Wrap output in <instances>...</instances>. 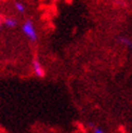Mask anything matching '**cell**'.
I'll list each match as a JSON object with an SVG mask.
<instances>
[{"label":"cell","mask_w":132,"mask_h":133,"mask_svg":"<svg viewBox=\"0 0 132 133\" xmlns=\"http://www.w3.org/2000/svg\"><path fill=\"white\" fill-rule=\"evenodd\" d=\"M120 41H121V42H123L126 45H128L130 49H132V42L129 40V39H127V38H121V39H120Z\"/></svg>","instance_id":"obj_5"},{"label":"cell","mask_w":132,"mask_h":133,"mask_svg":"<svg viewBox=\"0 0 132 133\" xmlns=\"http://www.w3.org/2000/svg\"><path fill=\"white\" fill-rule=\"evenodd\" d=\"M21 28H22L24 36L27 38L29 41L36 42L38 40V32H37V29L35 27V24L31 19L28 18V19H26V21H24L22 26H21Z\"/></svg>","instance_id":"obj_1"},{"label":"cell","mask_w":132,"mask_h":133,"mask_svg":"<svg viewBox=\"0 0 132 133\" xmlns=\"http://www.w3.org/2000/svg\"><path fill=\"white\" fill-rule=\"evenodd\" d=\"M2 27H3V23H2V17H1V13H0V32L2 30Z\"/></svg>","instance_id":"obj_6"},{"label":"cell","mask_w":132,"mask_h":133,"mask_svg":"<svg viewBox=\"0 0 132 133\" xmlns=\"http://www.w3.org/2000/svg\"><path fill=\"white\" fill-rule=\"evenodd\" d=\"M13 6H14V9L16 12H18L19 14H24V13L26 12V5L22 2V1H14V3H13Z\"/></svg>","instance_id":"obj_4"},{"label":"cell","mask_w":132,"mask_h":133,"mask_svg":"<svg viewBox=\"0 0 132 133\" xmlns=\"http://www.w3.org/2000/svg\"><path fill=\"white\" fill-rule=\"evenodd\" d=\"M31 68H32V72L35 74L36 77L38 78H43L45 76V70L43 68V66L40 62V59L38 57H34L31 61Z\"/></svg>","instance_id":"obj_2"},{"label":"cell","mask_w":132,"mask_h":133,"mask_svg":"<svg viewBox=\"0 0 132 133\" xmlns=\"http://www.w3.org/2000/svg\"><path fill=\"white\" fill-rule=\"evenodd\" d=\"M2 23H3V26L8 27L10 29H13V28H16L17 25H18V22L17 19L12 17V16H8V17H4L2 19Z\"/></svg>","instance_id":"obj_3"},{"label":"cell","mask_w":132,"mask_h":133,"mask_svg":"<svg viewBox=\"0 0 132 133\" xmlns=\"http://www.w3.org/2000/svg\"><path fill=\"white\" fill-rule=\"evenodd\" d=\"M93 132H94V133H103L104 131H103V130H102L101 128H95Z\"/></svg>","instance_id":"obj_7"}]
</instances>
